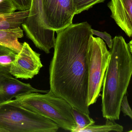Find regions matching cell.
Segmentation results:
<instances>
[{"mask_svg":"<svg viewBox=\"0 0 132 132\" xmlns=\"http://www.w3.org/2000/svg\"><path fill=\"white\" fill-rule=\"evenodd\" d=\"M92 30L84 22L56 31L49 67L50 91L88 115V49Z\"/></svg>","mask_w":132,"mask_h":132,"instance_id":"1","label":"cell"},{"mask_svg":"<svg viewBox=\"0 0 132 132\" xmlns=\"http://www.w3.org/2000/svg\"><path fill=\"white\" fill-rule=\"evenodd\" d=\"M110 57L102 85L103 117L119 119L120 103L126 95L132 74V52L122 36L112 39Z\"/></svg>","mask_w":132,"mask_h":132,"instance_id":"2","label":"cell"},{"mask_svg":"<svg viewBox=\"0 0 132 132\" xmlns=\"http://www.w3.org/2000/svg\"><path fill=\"white\" fill-rule=\"evenodd\" d=\"M14 100L23 107L50 119L65 130L72 132L76 128L72 114V106L50 90L45 94L28 93L16 97Z\"/></svg>","mask_w":132,"mask_h":132,"instance_id":"3","label":"cell"},{"mask_svg":"<svg viewBox=\"0 0 132 132\" xmlns=\"http://www.w3.org/2000/svg\"><path fill=\"white\" fill-rule=\"evenodd\" d=\"M0 128L6 132H56L60 127L11 100L0 104Z\"/></svg>","mask_w":132,"mask_h":132,"instance_id":"4","label":"cell"},{"mask_svg":"<svg viewBox=\"0 0 132 132\" xmlns=\"http://www.w3.org/2000/svg\"><path fill=\"white\" fill-rule=\"evenodd\" d=\"M110 55L103 39L91 36L88 49L89 106L95 103L99 96Z\"/></svg>","mask_w":132,"mask_h":132,"instance_id":"5","label":"cell"},{"mask_svg":"<svg viewBox=\"0 0 132 132\" xmlns=\"http://www.w3.org/2000/svg\"><path fill=\"white\" fill-rule=\"evenodd\" d=\"M27 37L38 48L49 54L55 43V31L46 29L43 0H32L28 16L22 24Z\"/></svg>","mask_w":132,"mask_h":132,"instance_id":"6","label":"cell"},{"mask_svg":"<svg viewBox=\"0 0 132 132\" xmlns=\"http://www.w3.org/2000/svg\"><path fill=\"white\" fill-rule=\"evenodd\" d=\"M46 29L56 31L72 23L76 15L73 0H43Z\"/></svg>","mask_w":132,"mask_h":132,"instance_id":"7","label":"cell"},{"mask_svg":"<svg viewBox=\"0 0 132 132\" xmlns=\"http://www.w3.org/2000/svg\"><path fill=\"white\" fill-rule=\"evenodd\" d=\"M43 66L40 54L34 51L29 44L24 42L12 63L10 72L16 78L31 79L39 73Z\"/></svg>","mask_w":132,"mask_h":132,"instance_id":"8","label":"cell"},{"mask_svg":"<svg viewBox=\"0 0 132 132\" xmlns=\"http://www.w3.org/2000/svg\"><path fill=\"white\" fill-rule=\"evenodd\" d=\"M48 91L34 88L29 83L22 82L11 75L0 73V104L30 93H46Z\"/></svg>","mask_w":132,"mask_h":132,"instance_id":"9","label":"cell"},{"mask_svg":"<svg viewBox=\"0 0 132 132\" xmlns=\"http://www.w3.org/2000/svg\"><path fill=\"white\" fill-rule=\"evenodd\" d=\"M111 17L129 37L132 35V0H111L107 4Z\"/></svg>","mask_w":132,"mask_h":132,"instance_id":"10","label":"cell"},{"mask_svg":"<svg viewBox=\"0 0 132 132\" xmlns=\"http://www.w3.org/2000/svg\"><path fill=\"white\" fill-rule=\"evenodd\" d=\"M23 32L20 28L9 30H0V45L11 48L18 53L22 48L23 44L18 38L23 37Z\"/></svg>","mask_w":132,"mask_h":132,"instance_id":"11","label":"cell"},{"mask_svg":"<svg viewBox=\"0 0 132 132\" xmlns=\"http://www.w3.org/2000/svg\"><path fill=\"white\" fill-rule=\"evenodd\" d=\"M29 10L19 11L11 14L10 16L0 21V30H9L20 27L29 14Z\"/></svg>","mask_w":132,"mask_h":132,"instance_id":"12","label":"cell"},{"mask_svg":"<svg viewBox=\"0 0 132 132\" xmlns=\"http://www.w3.org/2000/svg\"><path fill=\"white\" fill-rule=\"evenodd\" d=\"M18 54L11 48L0 45V73L11 75V68Z\"/></svg>","mask_w":132,"mask_h":132,"instance_id":"13","label":"cell"},{"mask_svg":"<svg viewBox=\"0 0 132 132\" xmlns=\"http://www.w3.org/2000/svg\"><path fill=\"white\" fill-rule=\"evenodd\" d=\"M123 130V127L116 123L115 120L106 119L105 124L91 125L79 129L78 132H108L110 131L122 132Z\"/></svg>","mask_w":132,"mask_h":132,"instance_id":"14","label":"cell"},{"mask_svg":"<svg viewBox=\"0 0 132 132\" xmlns=\"http://www.w3.org/2000/svg\"><path fill=\"white\" fill-rule=\"evenodd\" d=\"M71 112L76 124V128L72 132H78L79 129L95 124V121L89 117L88 114L73 107H72Z\"/></svg>","mask_w":132,"mask_h":132,"instance_id":"15","label":"cell"},{"mask_svg":"<svg viewBox=\"0 0 132 132\" xmlns=\"http://www.w3.org/2000/svg\"><path fill=\"white\" fill-rule=\"evenodd\" d=\"M76 10V14L88 10L94 5L102 3L105 0H73Z\"/></svg>","mask_w":132,"mask_h":132,"instance_id":"16","label":"cell"},{"mask_svg":"<svg viewBox=\"0 0 132 132\" xmlns=\"http://www.w3.org/2000/svg\"><path fill=\"white\" fill-rule=\"evenodd\" d=\"M16 10L10 0H4L0 3V14H9Z\"/></svg>","mask_w":132,"mask_h":132,"instance_id":"17","label":"cell"},{"mask_svg":"<svg viewBox=\"0 0 132 132\" xmlns=\"http://www.w3.org/2000/svg\"><path fill=\"white\" fill-rule=\"evenodd\" d=\"M32 0H10L16 10L20 11L29 10Z\"/></svg>","mask_w":132,"mask_h":132,"instance_id":"18","label":"cell"},{"mask_svg":"<svg viewBox=\"0 0 132 132\" xmlns=\"http://www.w3.org/2000/svg\"><path fill=\"white\" fill-rule=\"evenodd\" d=\"M120 111L125 116L129 117L132 119V112L131 108L128 103L127 96L125 95L123 97L120 103Z\"/></svg>","mask_w":132,"mask_h":132,"instance_id":"19","label":"cell"},{"mask_svg":"<svg viewBox=\"0 0 132 132\" xmlns=\"http://www.w3.org/2000/svg\"><path fill=\"white\" fill-rule=\"evenodd\" d=\"M92 30L93 34L97 35L100 38H102L107 44L109 48L111 49L112 46V37L109 34H108L105 31L104 32H100L92 29Z\"/></svg>","mask_w":132,"mask_h":132,"instance_id":"20","label":"cell"},{"mask_svg":"<svg viewBox=\"0 0 132 132\" xmlns=\"http://www.w3.org/2000/svg\"><path fill=\"white\" fill-rule=\"evenodd\" d=\"M11 14H0V21H2L3 20L7 18L8 17H9V16H10Z\"/></svg>","mask_w":132,"mask_h":132,"instance_id":"21","label":"cell"},{"mask_svg":"<svg viewBox=\"0 0 132 132\" xmlns=\"http://www.w3.org/2000/svg\"><path fill=\"white\" fill-rule=\"evenodd\" d=\"M132 40L130 41V42L129 43V44H128V47H129V48L130 51L131 52H132Z\"/></svg>","mask_w":132,"mask_h":132,"instance_id":"22","label":"cell"},{"mask_svg":"<svg viewBox=\"0 0 132 132\" xmlns=\"http://www.w3.org/2000/svg\"><path fill=\"white\" fill-rule=\"evenodd\" d=\"M0 132H6V130L0 128Z\"/></svg>","mask_w":132,"mask_h":132,"instance_id":"23","label":"cell"},{"mask_svg":"<svg viewBox=\"0 0 132 132\" xmlns=\"http://www.w3.org/2000/svg\"><path fill=\"white\" fill-rule=\"evenodd\" d=\"M4 0H0V3H2L3 1H4Z\"/></svg>","mask_w":132,"mask_h":132,"instance_id":"24","label":"cell"}]
</instances>
